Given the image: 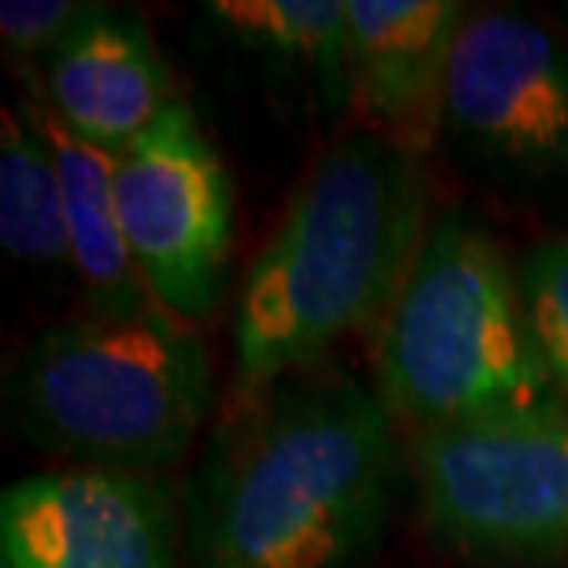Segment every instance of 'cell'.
<instances>
[{"mask_svg":"<svg viewBox=\"0 0 568 568\" xmlns=\"http://www.w3.org/2000/svg\"><path fill=\"white\" fill-rule=\"evenodd\" d=\"M351 104L373 130L422 155L447 122V74L465 27L454 0H347Z\"/></svg>","mask_w":568,"mask_h":568,"instance_id":"obj_9","label":"cell"},{"mask_svg":"<svg viewBox=\"0 0 568 568\" xmlns=\"http://www.w3.org/2000/svg\"><path fill=\"white\" fill-rule=\"evenodd\" d=\"M63 178L67 241L71 266L93 303V314H148L163 311L148 292L126 244L115 203V155L71 138L49 111L38 108Z\"/></svg>","mask_w":568,"mask_h":568,"instance_id":"obj_11","label":"cell"},{"mask_svg":"<svg viewBox=\"0 0 568 568\" xmlns=\"http://www.w3.org/2000/svg\"><path fill=\"white\" fill-rule=\"evenodd\" d=\"M425 520L484 558H568V414L558 403L428 428L414 450Z\"/></svg>","mask_w":568,"mask_h":568,"instance_id":"obj_5","label":"cell"},{"mask_svg":"<svg viewBox=\"0 0 568 568\" xmlns=\"http://www.w3.org/2000/svg\"><path fill=\"white\" fill-rule=\"evenodd\" d=\"M174 514L152 476L74 465L0 495V568H174Z\"/></svg>","mask_w":568,"mask_h":568,"instance_id":"obj_8","label":"cell"},{"mask_svg":"<svg viewBox=\"0 0 568 568\" xmlns=\"http://www.w3.org/2000/svg\"><path fill=\"white\" fill-rule=\"evenodd\" d=\"M428 185L414 152L377 130L317 159L258 252L236 306V399L388 317L428 236Z\"/></svg>","mask_w":568,"mask_h":568,"instance_id":"obj_1","label":"cell"},{"mask_svg":"<svg viewBox=\"0 0 568 568\" xmlns=\"http://www.w3.org/2000/svg\"><path fill=\"white\" fill-rule=\"evenodd\" d=\"M395 414L355 381L288 392L196 480V568H358L388 525Z\"/></svg>","mask_w":568,"mask_h":568,"instance_id":"obj_2","label":"cell"},{"mask_svg":"<svg viewBox=\"0 0 568 568\" xmlns=\"http://www.w3.org/2000/svg\"><path fill=\"white\" fill-rule=\"evenodd\" d=\"M44 111L89 148L119 155L174 104L170 71L138 19L89 8L49 55Z\"/></svg>","mask_w":568,"mask_h":568,"instance_id":"obj_10","label":"cell"},{"mask_svg":"<svg viewBox=\"0 0 568 568\" xmlns=\"http://www.w3.org/2000/svg\"><path fill=\"white\" fill-rule=\"evenodd\" d=\"M207 16L247 49L311 74L325 108L351 104L347 0H214Z\"/></svg>","mask_w":568,"mask_h":568,"instance_id":"obj_12","label":"cell"},{"mask_svg":"<svg viewBox=\"0 0 568 568\" xmlns=\"http://www.w3.org/2000/svg\"><path fill=\"white\" fill-rule=\"evenodd\" d=\"M0 241L22 263H71L60 163L30 104L0 111Z\"/></svg>","mask_w":568,"mask_h":568,"instance_id":"obj_13","label":"cell"},{"mask_svg":"<svg viewBox=\"0 0 568 568\" xmlns=\"http://www.w3.org/2000/svg\"><path fill=\"white\" fill-rule=\"evenodd\" d=\"M16 395L41 443L93 469L152 476L203 425L211 366L192 325L170 311L89 314L27 351Z\"/></svg>","mask_w":568,"mask_h":568,"instance_id":"obj_4","label":"cell"},{"mask_svg":"<svg viewBox=\"0 0 568 568\" xmlns=\"http://www.w3.org/2000/svg\"><path fill=\"white\" fill-rule=\"evenodd\" d=\"M447 122L495 163L568 170V49L520 11L465 19L447 74Z\"/></svg>","mask_w":568,"mask_h":568,"instance_id":"obj_7","label":"cell"},{"mask_svg":"<svg viewBox=\"0 0 568 568\" xmlns=\"http://www.w3.org/2000/svg\"><path fill=\"white\" fill-rule=\"evenodd\" d=\"M381 399L428 428L550 403L520 281L465 214L432 225L377 347Z\"/></svg>","mask_w":568,"mask_h":568,"instance_id":"obj_3","label":"cell"},{"mask_svg":"<svg viewBox=\"0 0 568 568\" xmlns=\"http://www.w3.org/2000/svg\"><path fill=\"white\" fill-rule=\"evenodd\" d=\"M115 203L148 292L163 311L207 317L233 247V185L189 104L115 155Z\"/></svg>","mask_w":568,"mask_h":568,"instance_id":"obj_6","label":"cell"},{"mask_svg":"<svg viewBox=\"0 0 568 568\" xmlns=\"http://www.w3.org/2000/svg\"><path fill=\"white\" fill-rule=\"evenodd\" d=\"M520 300L550 384L568 399V236L542 244L520 274Z\"/></svg>","mask_w":568,"mask_h":568,"instance_id":"obj_14","label":"cell"},{"mask_svg":"<svg viewBox=\"0 0 568 568\" xmlns=\"http://www.w3.org/2000/svg\"><path fill=\"white\" fill-rule=\"evenodd\" d=\"M85 16L89 8L71 0H8L0 8V41L19 60H49Z\"/></svg>","mask_w":568,"mask_h":568,"instance_id":"obj_15","label":"cell"}]
</instances>
